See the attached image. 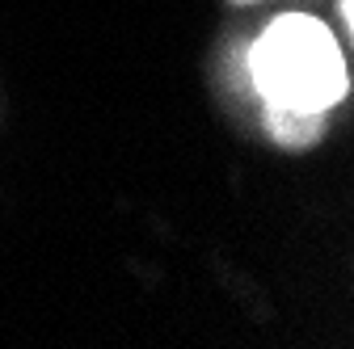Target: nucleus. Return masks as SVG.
Returning <instances> with one entry per match:
<instances>
[{"label":"nucleus","mask_w":354,"mask_h":349,"mask_svg":"<svg viewBox=\"0 0 354 349\" xmlns=\"http://www.w3.org/2000/svg\"><path fill=\"white\" fill-rule=\"evenodd\" d=\"M321 118L317 114H287V110H270V130L283 143H308L317 135Z\"/></svg>","instance_id":"obj_2"},{"label":"nucleus","mask_w":354,"mask_h":349,"mask_svg":"<svg viewBox=\"0 0 354 349\" xmlns=\"http://www.w3.org/2000/svg\"><path fill=\"white\" fill-rule=\"evenodd\" d=\"M249 72L266 110L325 118L350 89L346 59L325 21L283 13L261 30L249 51Z\"/></svg>","instance_id":"obj_1"}]
</instances>
